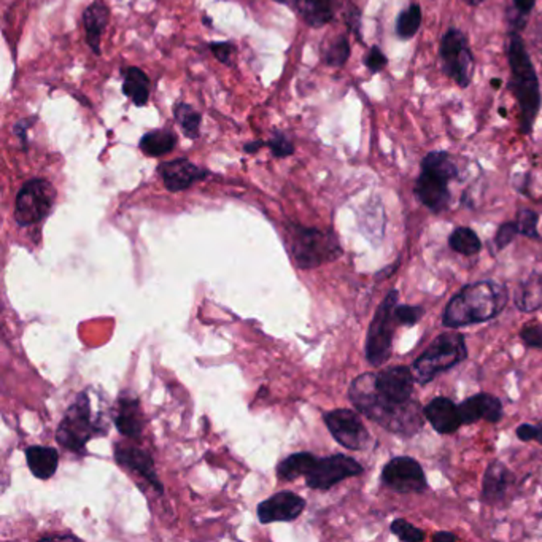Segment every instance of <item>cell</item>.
Here are the masks:
<instances>
[{
  "label": "cell",
  "mask_w": 542,
  "mask_h": 542,
  "mask_svg": "<svg viewBox=\"0 0 542 542\" xmlns=\"http://www.w3.org/2000/svg\"><path fill=\"white\" fill-rule=\"evenodd\" d=\"M449 245L460 255L471 256L481 252L482 242L471 228L461 226L450 234Z\"/></svg>",
  "instance_id": "cell-30"
},
{
  "label": "cell",
  "mask_w": 542,
  "mask_h": 542,
  "mask_svg": "<svg viewBox=\"0 0 542 542\" xmlns=\"http://www.w3.org/2000/svg\"><path fill=\"white\" fill-rule=\"evenodd\" d=\"M458 407H460V415L465 425H473L479 420L498 423L503 419V403L496 396L488 395V393L471 396Z\"/></svg>",
  "instance_id": "cell-17"
},
{
  "label": "cell",
  "mask_w": 542,
  "mask_h": 542,
  "mask_svg": "<svg viewBox=\"0 0 542 542\" xmlns=\"http://www.w3.org/2000/svg\"><path fill=\"white\" fill-rule=\"evenodd\" d=\"M35 121H37V117H32L31 120H21V121L13 128L16 137L23 143V147L26 148V150H27V129H29Z\"/></svg>",
  "instance_id": "cell-43"
},
{
  "label": "cell",
  "mask_w": 542,
  "mask_h": 542,
  "mask_svg": "<svg viewBox=\"0 0 542 542\" xmlns=\"http://www.w3.org/2000/svg\"><path fill=\"white\" fill-rule=\"evenodd\" d=\"M422 171H428L441 177V179L452 182L458 179V169L452 156L445 151H431L423 158L422 161Z\"/></svg>",
  "instance_id": "cell-28"
},
{
  "label": "cell",
  "mask_w": 542,
  "mask_h": 542,
  "mask_svg": "<svg viewBox=\"0 0 542 542\" xmlns=\"http://www.w3.org/2000/svg\"><path fill=\"white\" fill-rule=\"evenodd\" d=\"M350 401L368 419L383 426L387 431L411 437L423 426L425 414L417 401L395 404L380 395L376 387V374H363L352 382Z\"/></svg>",
  "instance_id": "cell-1"
},
{
  "label": "cell",
  "mask_w": 542,
  "mask_h": 542,
  "mask_svg": "<svg viewBox=\"0 0 542 542\" xmlns=\"http://www.w3.org/2000/svg\"><path fill=\"white\" fill-rule=\"evenodd\" d=\"M110 19V10L104 0H96L86 8L85 21L86 42L96 56L101 55L102 32L107 27Z\"/></svg>",
  "instance_id": "cell-21"
},
{
  "label": "cell",
  "mask_w": 542,
  "mask_h": 542,
  "mask_svg": "<svg viewBox=\"0 0 542 542\" xmlns=\"http://www.w3.org/2000/svg\"><path fill=\"white\" fill-rule=\"evenodd\" d=\"M202 23H205L207 26H209V27H212V19L207 18V16H204V18H202Z\"/></svg>",
  "instance_id": "cell-49"
},
{
  "label": "cell",
  "mask_w": 542,
  "mask_h": 542,
  "mask_svg": "<svg viewBox=\"0 0 542 542\" xmlns=\"http://www.w3.org/2000/svg\"><path fill=\"white\" fill-rule=\"evenodd\" d=\"M174 115H175V121L182 128V132L188 139H197L201 136V113L196 112L190 104H185V102L175 104Z\"/></svg>",
  "instance_id": "cell-29"
},
{
  "label": "cell",
  "mask_w": 542,
  "mask_h": 542,
  "mask_svg": "<svg viewBox=\"0 0 542 542\" xmlns=\"http://www.w3.org/2000/svg\"><path fill=\"white\" fill-rule=\"evenodd\" d=\"M55 201V186L48 180H29L16 196V223L19 226L37 225L50 215Z\"/></svg>",
  "instance_id": "cell-10"
},
{
  "label": "cell",
  "mask_w": 542,
  "mask_h": 542,
  "mask_svg": "<svg viewBox=\"0 0 542 542\" xmlns=\"http://www.w3.org/2000/svg\"><path fill=\"white\" fill-rule=\"evenodd\" d=\"M123 93L137 107H145L150 99V78L139 67L124 70Z\"/></svg>",
  "instance_id": "cell-25"
},
{
  "label": "cell",
  "mask_w": 542,
  "mask_h": 542,
  "mask_svg": "<svg viewBox=\"0 0 542 542\" xmlns=\"http://www.w3.org/2000/svg\"><path fill=\"white\" fill-rule=\"evenodd\" d=\"M382 482L396 493H425L428 490L423 468L411 457L390 460L382 471Z\"/></svg>",
  "instance_id": "cell-12"
},
{
  "label": "cell",
  "mask_w": 542,
  "mask_h": 542,
  "mask_svg": "<svg viewBox=\"0 0 542 542\" xmlns=\"http://www.w3.org/2000/svg\"><path fill=\"white\" fill-rule=\"evenodd\" d=\"M345 21L349 24L352 32L357 35V39L361 40V32H360V29H361V15H360V10L357 7L350 5L347 13H345Z\"/></svg>",
  "instance_id": "cell-42"
},
{
  "label": "cell",
  "mask_w": 542,
  "mask_h": 542,
  "mask_svg": "<svg viewBox=\"0 0 542 542\" xmlns=\"http://www.w3.org/2000/svg\"><path fill=\"white\" fill-rule=\"evenodd\" d=\"M468 358L466 337L460 333L439 334L414 364L412 372L420 385L433 382L442 372L449 371Z\"/></svg>",
  "instance_id": "cell-6"
},
{
  "label": "cell",
  "mask_w": 542,
  "mask_h": 542,
  "mask_svg": "<svg viewBox=\"0 0 542 542\" xmlns=\"http://www.w3.org/2000/svg\"><path fill=\"white\" fill-rule=\"evenodd\" d=\"M158 172H159V175L163 179L164 186L169 191H172V193L185 191L190 186L194 185L196 182L204 180L209 175V172L205 171V169L197 167L196 164L188 161L185 158L161 164L158 167Z\"/></svg>",
  "instance_id": "cell-16"
},
{
  "label": "cell",
  "mask_w": 542,
  "mask_h": 542,
  "mask_svg": "<svg viewBox=\"0 0 542 542\" xmlns=\"http://www.w3.org/2000/svg\"><path fill=\"white\" fill-rule=\"evenodd\" d=\"M107 431L109 428L104 422V415L94 414L89 391H81L64 414L56 431V441L72 453H83L88 441Z\"/></svg>",
  "instance_id": "cell-5"
},
{
  "label": "cell",
  "mask_w": 542,
  "mask_h": 542,
  "mask_svg": "<svg viewBox=\"0 0 542 542\" xmlns=\"http://www.w3.org/2000/svg\"><path fill=\"white\" fill-rule=\"evenodd\" d=\"M177 147V136L171 129H155L150 131L140 140V150L147 156L159 158L171 153Z\"/></svg>",
  "instance_id": "cell-26"
},
{
  "label": "cell",
  "mask_w": 542,
  "mask_h": 542,
  "mask_svg": "<svg viewBox=\"0 0 542 542\" xmlns=\"http://www.w3.org/2000/svg\"><path fill=\"white\" fill-rule=\"evenodd\" d=\"M492 85L495 86V88H498V86L501 85V83H499V80H493V81H492Z\"/></svg>",
  "instance_id": "cell-50"
},
{
  "label": "cell",
  "mask_w": 542,
  "mask_h": 542,
  "mask_svg": "<svg viewBox=\"0 0 542 542\" xmlns=\"http://www.w3.org/2000/svg\"><path fill=\"white\" fill-rule=\"evenodd\" d=\"M390 531L404 542H420L425 539V533L420 528L414 527L407 520H393Z\"/></svg>",
  "instance_id": "cell-33"
},
{
  "label": "cell",
  "mask_w": 542,
  "mask_h": 542,
  "mask_svg": "<svg viewBox=\"0 0 542 542\" xmlns=\"http://www.w3.org/2000/svg\"><path fill=\"white\" fill-rule=\"evenodd\" d=\"M56 538H59V539H75V536H66V535L45 536L43 539H56Z\"/></svg>",
  "instance_id": "cell-47"
},
{
  "label": "cell",
  "mask_w": 542,
  "mask_h": 542,
  "mask_svg": "<svg viewBox=\"0 0 542 542\" xmlns=\"http://www.w3.org/2000/svg\"><path fill=\"white\" fill-rule=\"evenodd\" d=\"M425 310L420 306H407V304H398L395 307V318L398 325L414 326L419 323L423 317Z\"/></svg>",
  "instance_id": "cell-35"
},
{
  "label": "cell",
  "mask_w": 542,
  "mask_h": 542,
  "mask_svg": "<svg viewBox=\"0 0 542 542\" xmlns=\"http://www.w3.org/2000/svg\"><path fill=\"white\" fill-rule=\"evenodd\" d=\"M458 536L450 533V531H439L433 536L434 542H452L457 541Z\"/></svg>",
  "instance_id": "cell-45"
},
{
  "label": "cell",
  "mask_w": 542,
  "mask_h": 542,
  "mask_svg": "<svg viewBox=\"0 0 542 542\" xmlns=\"http://www.w3.org/2000/svg\"><path fill=\"white\" fill-rule=\"evenodd\" d=\"M507 299V288L493 280L466 285L447 304L442 315V325L463 328L485 323L503 312Z\"/></svg>",
  "instance_id": "cell-2"
},
{
  "label": "cell",
  "mask_w": 542,
  "mask_h": 542,
  "mask_svg": "<svg viewBox=\"0 0 542 542\" xmlns=\"http://www.w3.org/2000/svg\"><path fill=\"white\" fill-rule=\"evenodd\" d=\"M514 474L501 461H493L487 466L482 482V498L488 504L503 503L509 488L514 484Z\"/></svg>",
  "instance_id": "cell-19"
},
{
  "label": "cell",
  "mask_w": 542,
  "mask_h": 542,
  "mask_svg": "<svg viewBox=\"0 0 542 542\" xmlns=\"http://www.w3.org/2000/svg\"><path fill=\"white\" fill-rule=\"evenodd\" d=\"M115 425H117L118 431L126 437L139 439L143 431V425H145L139 399H132V398L120 399L117 415H115Z\"/></svg>",
  "instance_id": "cell-22"
},
{
  "label": "cell",
  "mask_w": 542,
  "mask_h": 542,
  "mask_svg": "<svg viewBox=\"0 0 542 542\" xmlns=\"http://www.w3.org/2000/svg\"><path fill=\"white\" fill-rule=\"evenodd\" d=\"M263 145H266V142H263V140H255V142H250V143H247V145L244 147V150H245L247 153H256V151H258L259 148L263 147Z\"/></svg>",
  "instance_id": "cell-46"
},
{
  "label": "cell",
  "mask_w": 542,
  "mask_h": 542,
  "mask_svg": "<svg viewBox=\"0 0 542 542\" xmlns=\"http://www.w3.org/2000/svg\"><path fill=\"white\" fill-rule=\"evenodd\" d=\"M350 58V43L345 35L334 39L323 50V59L331 67H342Z\"/></svg>",
  "instance_id": "cell-32"
},
{
  "label": "cell",
  "mask_w": 542,
  "mask_h": 542,
  "mask_svg": "<svg viewBox=\"0 0 542 542\" xmlns=\"http://www.w3.org/2000/svg\"><path fill=\"white\" fill-rule=\"evenodd\" d=\"M115 458L118 463L131 469L134 473L145 477L150 484H153L159 492H163V484L158 481L155 471V461L145 450L131 447V445H117Z\"/></svg>",
  "instance_id": "cell-20"
},
{
  "label": "cell",
  "mask_w": 542,
  "mask_h": 542,
  "mask_svg": "<svg viewBox=\"0 0 542 542\" xmlns=\"http://www.w3.org/2000/svg\"><path fill=\"white\" fill-rule=\"evenodd\" d=\"M515 434H517V437H519L520 441H536L539 442L542 445V425L535 426L530 425V423H522V425L517 428Z\"/></svg>",
  "instance_id": "cell-41"
},
{
  "label": "cell",
  "mask_w": 542,
  "mask_h": 542,
  "mask_svg": "<svg viewBox=\"0 0 542 542\" xmlns=\"http://www.w3.org/2000/svg\"><path fill=\"white\" fill-rule=\"evenodd\" d=\"M517 234H520L517 221H507V223L499 226L495 236L496 248H498V250H503V248L507 247V245L515 239Z\"/></svg>",
  "instance_id": "cell-38"
},
{
  "label": "cell",
  "mask_w": 542,
  "mask_h": 542,
  "mask_svg": "<svg viewBox=\"0 0 542 542\" xmlns=\"http://www.w3.org/2000/svg\"><path fill=\"white\" fill-rule=\"evenodd\" d=\"M512 2H514V7L517 10V15L522 16V18H527L536 4V0H512Z\"/></svg>",
  "instance_id": "cell-44"
},
{
  "label": "cell",
  "mask_w": 542,
  "mask_h": 542,
  "mask_svg": "<svg viewBox=\"0 0 542 542\" xmlns=\"http://www.w3.org/2000/svg\"><path fill=\"white\" fill-rule=\"evenodd\" d=\"M326 426L336 441L349 450H364L371 444V434L357 412L334 409L323 415Z\"/></svg>",
  "instance_id": "cell-11"
},
{
  "label": "cell",
  "mask_w": 542,
  "mask_h": 542,
  "mask_svg": "<svg viewBox=\"0 0 542 542\" xmlns=\"http://www.w3.org/2000/svg\"><path fill=\"white\" fill-rule=\"evenodd\" d=\"M266 145L271 148L272 155L275 156V158H288V156L295 153L293 142L288 139L283 132H274V136L266 142Z\"/></svg>",
  "instance_id": "cell-36"
},
{
  "label": "cell",
  "mask_w": 542,
  "mask_h": 542,
  "mask_svg": "<svg viewBox=\"0 0 542 542\" xmlns=\"http://www.w3.org/2000/svg\"><path fill=\"white\" fill-rule=\"evenodd\" d=\"M425 419L431 423L434 431L439 434H452L463 425L460 407L449 398H434L423 407Z\"/></svg>",
  "instance_id": "cell-18"
},
{
  "label": "cell",
  "mask_w": 542,
  "mask_h": 542,
  "mask_svg": "<svg viewBox=\"0 0 542 542\" xmlns=\"http://www.w3.org/2000/svg\"><path fill=\"white\" fill-rule=\"evenodd\" d=\"M210 50L218 61L223 62L226 66L233 64V56L236 55V48L231 42H218V43H210Z\"/></svg>",
  "instance_id": "cell-40"
},
{
  "label": "cell",
  "mask_w": 542,
  "mask_h": 542,
  "mask_svg": "<svg viewBox=\"0 0 542 542\" xmlns=\"http://www.w3.org/2000/svg\"><path fill=\"white\" fill-rule=\"evenodd\" d=\"M507 58L511 66L512 93L519 102L520 131L527 136L533 129V124L541 110V86L535 66L517 31L511 34Z\"/></svg>",
  "instance_id": "cell-4"
},
{
  "label": "cell",
  "mask_w": 542,
  "mask_h": 542,
  "mask_svg": "<svg viewBox=\"0 0 542 542\" xmlns=\"http://www.w3.org/2000/svg\"><path fill=\"white\" fill-rule=\"evenodd\" d=\"M515 306L522 312H535L542 306V275L531 274L515 291Z\"/></svg>",
  "instance_id": "cell-27"
},
{
  "label": "cell",
  "mask_w": 542,
  "mask_h": 542,
  "mask_svg": "<svg viewBox=\"0 0 542 542\" xmlns=\"http://www.w3.org/2000/svg\"><path fill=\"white\" fill-rule=\"evenodd\" d=\"M538 221H539V215L533 210H520L519 217H517L519 233L527 236L530 239H541L539 231H538Z\"/></svg>",
  "instance_id": "cell-34"
},
{
  "label": "cell",
  "mask_w": 542,
  "mask_h": 542,
  "mask_svg": "<svg viewBox=\"0 0 542 542\" xmlns=\"http://www.w3.org/2000/svg\"><path fill=\"white\" fill-rule=\"evenodd\" d=\"M26 460L31 473L40 479L47 481L55 476L59 463L58 450L53 447H43V445H34L26 450Z\"/></svg>",
  "instance_id": "cell-24"
},
{
  "label": "cell",
  "mask_w": 542,
  "mask_h": 542,
  "mask_svg": "<svg viewBox=\"0 0 542 542\" xmlns=\"http://www.w3.org/2000/svg\"><path fill=\"white\" fill-rule=\"evenodd\" d=\"M439 58L447 77L452 78L460 88L471 85L476 64L469 42L463 32L450 27L444 34L439 45Z\"/></svg>",
  "instance_id": "cell-9"
},
{
  "label": "cell",
  "mask_w": 542,
  "mask_h": 542,
  "mask_svg": "<svg viewBox=\"0 0 542 542\" xmlns=\"http://www.w3.org/2000/svg\"><path fill=\"white\" fill-rule=\"evenodd\" d=\"M520 339L528 349L542 350V325L541 323H530L522 328Z\"/></svg>",
  "instance_id": "cell-37"
},
{
  "label": "cell",
  "mask_w": 542,
  "mask_h": 542,
  "mask_svg": "<svg viewBox=\"0 0 542 542\" xmlns=\"http://www.w3.org/2000/svg\"><path fill=\"white\" fill-rule=\"evenodd\" d=\"M290 253L301 269H312L334 261L342 255L341 244L336 234L317 228L288 226Z\"/></svg>",
  "instance_id": "cell-7"
},
{
  "label": "cell",
  "mask_w": 542,
  "mask_h": 542,
  "mask_svg": "<svg viewBox=\"0 0 542 542\" xmlns=\"http://www.w3.org/2000/svg\"><path fill=\"white\" fill-rule=\"evenodd\" d=\"M466 4H469V5H473V7H477V5H481L484 0H465Z\"/></svg>",
  "instance_id": "cell-48"
},
{
  "label": "cell",
  "mask_w": 542,
  "mask_h": 542,
  "mask_svg": "<svg viewBox=\"0 0 542 542\" xmlns=\"http://www.w3.org/2000/svg\"><path fill=\"white\" fill-rule=\"evenodd\" d=\"M447 180L434 175L431 172L422 171L419 179L415 180L414 194L426 209L434 213H441L449 207L450 191Z\"/></svg>",
  "instance_id": "cell-15"
},
{
  "label": "cell",
  "mask_w": 542,
  "mask_h": 542,
  "mask_svg": "<svg viewBox=\"0 0 542 542\" xmlns=\"http://www.w3.org/2000/svg\"><path fill=\"white\" fill-rule=\"evenodd\" d=\"M296 13L312 27H321L334 18V0H290Z\"/></svg>",
  "instance_id": "cell-23"
},
{
  "label": "cell",
  "mask_w": 542,
  "mask_h": 542,
  "mask_svg": "<svg viewBox=\"0 0 542 542\" xmlns=\"http://www.w3.org/2000/svg\"><path fill=\"white\" fill-rule=\"evenodd\" d=\"M277 2H280V4H285V2H288V0H277Z\"/></svg>",
  "instance_id": "cell-51"
},
{
  "label": "cell",
  "mask_w": 542,
  "mask_h": 542,
  "mask_svg": "<svg viewBox=\"0 0 542 542\" xmlns=\"http://www.w3.org/2000/svg\"><path fill=\"white\" fill-rule=\"evenodd\" d=\"M415 382L412 368L407 366H391L376 374V387L380 395L395 404L411 403Z\"/></svg>",
  "instance_id": "cell-13"
},
{
  "label": "cell",
  "mask_w": 542,
  "mask_h": 542,
  "mask_svg": "<svg viewBox=\"0 0 542 542\" xmlns=\"http://www.w3.org/2000/svg\"><path fill=\"white\" fill-rule=\"evenodd\" d=\"M363 466L355 458L347 455H333L320 458L310 452H298L285 458L277 466V476L282 481H295L306 477L307 487L326 492L339 482L363 474Z\"/></svg>",
  "instance_id": "cell-3"
},
{
  "label": "cell",
  "mask_w": 542,
  "mask_h": 542,
  "mask_svg": "<svg viewBox=\"0 0 542 542\" xmlns=\"http://www.w3.org/2000/svg\"><path fill=\"white\" fill-rule=\"evenodd\" d=\"M306 509V501L293 492H280L264 499L258 506V519L261 523L291 522Z\"/></svg>",
  "instance_id": "cell-14"
},
{
  "label": "cell",
  "mask_w": 542,
  "mask_h": 542,
  "mask_svg": "<svg viewBox=\"0 0 542 542\" xmlns=\"http://www.w3.org/2000/svg\"><path fill=\"white\" fill-rule=\"evenodd\" d=\"M388 59L387 56L382 53V50L379 47H372L369 50V53L364 56V66L368 67L369 72L372 74H377L387 67Z\"/></svg>",
  "instance_id": "cell-39"
},
{
  "label": "cell",
  "mask_w": 542,
  "mask_h": 542,
  "mask_svg": "<svg viewBox=\"0 0 542 542\" xmlns=\"http://www.w3.org/2000/svg\"><path fill=\"white\" fill-rule=\"evenodd\" d=\"M420 26H422V8L417 4H412L411 7L398 16L396 34L399 39L409 40L419 32Z\"/></svg>",
  "instance_id": "cell-31"
},
{
  "label": "cell",
  "mask_w": 542,
  "mask_h": 542,
  "mask_svg": "<svg viewBox=\"0 0 542 542\" xmlns=\"http://www.w3.org/2000/svg\"><path fill=\"white\" fill-rule=\"evenodd\" d=\"M398 301H399V291L391 290L380 304L379 309L376 310V315L372 318L368 329L364 353L369 364L376 368L387 363L391 357L396 326H399L395 318Z\"/></svg>",
  "instance_id": "cell-8"
}]
</instances>
